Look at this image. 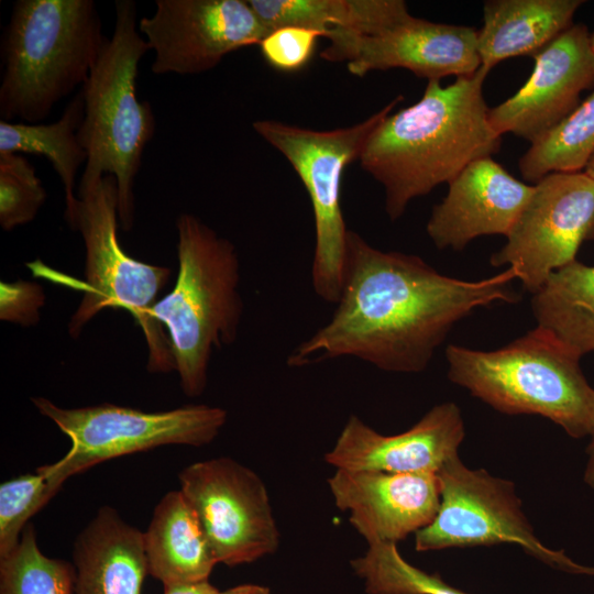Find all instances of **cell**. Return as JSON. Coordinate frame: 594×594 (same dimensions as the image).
<instances>
[{
	"instance_id": "cell-16",
	"label": "cell",
	"mask_w": 594,
	"mask_h": 594,
	"mask_svg": "<svg viewBox=\"0 0 594 594\" xmlns=\"http://www.w3.org/2000/svg\"><path fill=\"white\" fill-rule=\"evenodd\" d=\"M464 437L461 409L453 402L435 405L413 427L391 436L352 415L324 461L353 471L437 474L459 454Z\"/></svg>"
},
{
	"instance_id": "cell-9",
	"label": "cell",
	"mask_w": 594,
	"mask_h": 594,
	"mask_svg": "<svg viewBox=\"0 0 594 594\" xmlns=\"http://www.w3.org/2000/svg\"><path fill=\"white\" fill-rule=\"evenodd\" d=\"M31 400L72 442L61 460L36 470L58 491L68 477L110 459L166 444L206 446L228 418L223 408L208 405L144 411L109 403L63 408L44 397Z\"/></svg>"
},
{
	"instance_id": "cell-1",
	"label": "cell",
	"mask_w": 594,
	"mask_h": 594,
	"mask_svg": "<svg viewBox=\"0 0 594 594\" xmlns=\"http://www.w3.org/2000/svg\"><path fill=\"white\" fill-rule=\"evenodd\" d=\"M513 267L479 280L439 273L415 254L382 251L349 230L336 309L288 355L301 367L351 356L394 373L425 371L451 329L473 310L516 302Z\"/></svg>"
},
{
	"instance_id": "cell-36",
	"label": "cell",
	"mask_w": 594,
	"mask_h": 594,
	"mask_svg": "<svg viewBox=\"0 0 594 594\" xmlns=\"http://www.w3.org/2000/svg\"><path fill=\"white\" fill-rule=\"evenodd\" d=\"M591 47L594 53V33L591 35Z\"/></svg>"
},
{
	"instance_id": "cell-28",
	"label": "cell",
	"mask_w": 594,
	"mask_h": 594,
	"mask_svg": "<svg viewBox=\"0 0 594 594\" xmlns=\"http://www.w3.org/2000/svg\"><path fill=\"white\" fill-rule=\"evenodd\" d=\"M46 196L33 164L23 154H0V226L3 230L31 222Z\"/></svg>"
},
{
	"instance_id": "cell-24",
	"label": "cell",
	"mask_w": 594,
	"mask_h": 594,
	"mask_svg": "<svg viewBox=\"0 0 594 594\" xmlns=\"http://www.w3.org/2000/svg\"><path fill=\"white\" fill-rule=\"evenodd\" d=\"M84 118L81 92L65 107L61 118L52 123L0 121V154L20 153L46 157L58 175L65 193L64 218L69 227L76 211V175L86 165L87 152L79 139Z\"/></svg>"
},
{
	"instance_id": "cell-27",
	"label": "cell",
	"mask_w": 594,
	"mask_h": 594,
	"mask_svg": "<svg viewBox=\"0 0 594 594\" xmlns=\"http://www.w3.org/2000/svg\"><path fill=\"white\" fill-rule=\"evenodd\" d=\"M75 568L46 557L26 525L16 548L0 559V594H74Z\"/></svg>"
},
{
	"instance_id": "cell-2",
	"label": "cell",
	"mask_w": 594,
	"mask_h": 594,
	"mask_svg": "<svg viewBox=\"0 0 594 594\" xmlns=\"http://www.w3.org/2000/svg\"><path fill=\"white\" fill-rule=\"evenodd\" d=\"M488 73L481 66L447 87L428 80L417 102L391 112L372 132L359 162L382 185L392 221L411 200L499 151L502 135L490 123L483 95Z\"/></svg>"
},
{
	"instance_id": "cell-11",
	"label": "cell",
	"mask_w": 594,
	"mask_h": 594,
	"mask_svg": "<svg viewBox=\"0 0 594 594\" xmlns=\"http://www.w3.org/2000/svg\"><path fill=\"white\" fill-rule=\"evenodd\" d=\"M592 239L594 179L584 170L553 172L534 185L506 243L490 262L513 267L532 295L553 272L575 261L580 246Z\"/></svg>"
},
{
	"instance_id": "cell-13",
	"label": "cell",
	"mask_w": 594,
	"mask_h": 594,
	"mask_svg": "<svg viewBox=\"0 0 594 594\" xmlns=\"http://www.w3.org/2000/svg\"><path fill=\"white\" fill-rule=\"evenodd\" d=\"M139 31L154 53L152 73L180 76L211 70L270 32L248 0H156Z\"/></svg>"
},
{
	"instance_id": "cell-12",
	"label": "cell",
	"mask_w": 594,
	"mask_h": 594,
	"mask_svg": "<svg viewBox=\"0 0 594 594\" xmlns=\"http://www.w3.org/2000/svg\"><path fill=\"white\" fill-rule=\"evenodd\" d=\"M217 563H252L279 547V530L262 479L238 461L220 457L189 464L178 474Z\"/></svg>"
},
{
	"instance_id": "cell-6",
	"label": "cell",
	"mask_w": 594,
	"mask_h": 594,
	"mask_svg": "<svg viewBox=\"0 0 594 594\" xmlns=\"http://www.w3.org/2000/svg\"><path fill=\"white\" fill-rule=\"evenodd\" d=\"M114 8L113 33L80 89L84 118L79 139L87 162L79 184L114 176L119 222L128 231L134 219L135 177L156 120L150 102L139 100L136 94L139 64L150 51L139 31L136 3L117 0Z\"/></svg>"
},
{
	"instance_id": "cell-21",
	"label": "cell",
	"mask_w": 594,
	"mask_h": 594,
	"mask_svg": "<svg viewBox=\"0 0 594 594\" xmlns=\"http://www.w3.org/2000/svg\"><path fill=\"white\" fill-rule=\"evenodd\" d=\"M148 574L163 586L209 581L217 563L201 524L182 493L170 491L143 534Z\"/></svg>"
},
{
	"instance_id": "cell-8",
	"label": "cell",
	"mask_w": 594,
	"mask_h": 594,
	"mask_svg": "<svg viewBox=\"0 0 594 594\" xmlns=\"http://www.w3.org/2000/svg\"><path fill=\"white\" fill-rule=\"evenodd\" d=\"M403 99L350 127L314 130L273 119L253 122L254 131L293 166L308 193L315 222L311 285L322 300L336 305L342 286L349 229L341 207L346 166L359 161L376 127Z\"/></svg>"
},
{
	"instance_id": "cell-14",
	"label": "cell",
	"mask_w": 594,
	"mask_h": 594,
	"mask_svg": "<svg viewBox=\"0 0 594 594\" xmlns=\"http://www.w3.org/2000/svg\"><path fill=\"white\" fill-rule=\"evenodd\" d=\"M320 53L332 63L343 62L350 74L363 77L374 70L405 68L418 77L439 80L468 76L481 66L477 30L415 16L376 35L332 31Z\"/></svg>"
},
{
	"instance_id": "cell-25",
	"label": "cell",
	"mask_w": 594,
	"mask_h": 594,
	"mask_svg": "<svg viewBox=\"0 0 594 594\" xmlns=\"http://www.w3.org/2000/svg\"><path fill=\"white\" fill-rule=\"evenodd\" d=\"M594 154V91L520 157L522 178L537 183L553 172L584 170Z\"/></svg>"
},
{
	"instance_id": "cell-34",
	"label": "cell",
	"mask_w": 594,
	"mask_h": 594,
	"mask_svg": "<svg viewBox=\"0 0 594 594\" xmlns=\"http://www.w3.org/2000/svg\"><path fill=\"white\" fill-rule=\"evenodd\" d=\"M216 594H273L272 591L258 584H241L224 591L218 590Z\"/></svg>"
},
{
	"instance_id": "cell-15",
	"label": "cell",
	"mask_w": 594,
	"mask_h": 594,
	"mask_svg": "<svg viewBox=\"0 0 594 594\" xmlns=\"http://www.w3.org/2000/svg\"><path fill=\"white\" fill-rule=\"evenodd\" d=\"M535 66L525 85L510 98L490 109L492 128L539 141L581 103L584 90L594 87V53L587 28L573 24L534 56Z\"/></svg>"
},
{
	"instance_id": "cell-7",
	"label": "cell",
	"mask_w": 594,
	"mask_h": 594,
	"mask_svg": "<svg viewBox=\"0 0 594 594\" xmlns=\"http://www.w3.org/2000/svg\"><path fill=\"white\" fill-rule=\"evenodd\" d=\"M77 198L69 228L78 231L84 241L86 280L82 299L68 324L69 333L77 338L101 310H127L145 337L148 371L175 370L166 331L150 315L170 277L169 268L135 260L122 249L118 237L120 222L114 176L105 175L94 183L79 184Z\"/></svg>"
},
{
	"instance_id": "cell-5",
	"label": "cell",
	"mask_w": 594,
	"mask_h": 594,
	"mask_svg": "<svg viewBox=\"0 0 594 594\" xmlns=\"http://www.w3.org/2000/svg\"><path fill=\"white\" fill-rule=\"evenodd\" d=\"M449 380L495 410L538 415L581 439L594 432V388L581 356L536 327L492 351L449 344Z\"/></svg>"
},
{
	"instance_id": "cell-35",
	"label": "cell",
	"mask_w": 594,
	"mask_h": 594,
	"mask_svg": "<svg viewBox=\"0 0 594 594\" xmlns=\"http://www.w3.org/2000/svg\"><path fill=\"white\" fill-rule=\"evenodd\" d=\"M584 172L594 179V154L590 158Z\"/></svg>"
},
{
	"instance_id": "cell-18",
	"label": "cell",
	"mask_w": 594,
	"mask_h": 594,
	"mask_svg": "<svg viewBox=\"0 0 594 594\" xmlns=\"http://www.w3.org/2000/svg\"><path fill=\"white\" fill-rule=\"evenodd\" d=\"M448 185L426 230L437 249L453 251L482 235L506 237L534 191L492 157L472 162Z\"/></svg>"
},
{
	"instance_id": "cell-26",
	"label": "cell",
	"mask_w": 594,
	"mask_h": 594,
	"mask_svg": "<svg viewBox=\"0 0 594 594\" xmlns=\"http://www.w3.org/2000/svg\"><path fill=\"white\" fill-rule=\"evenodd\" d=\"M367 594H471L409 563L396 543L369 546L350 561Z\"/></svg>"
},
{
	"instance_id": "cell-17",
	"label": "cell",
	"mask_w": 594,
	"mask_h": 594,
	"mask_svg": "<svg viewBox=\"0 0 594 594\" xmlns=\"http://www.w3.org/2000/svg\"><path fill=\"white\" fill-rule=\"evenodd\" d=\"M336 506L369 546L396 543L428 526L440 504L435 473L336 469L328 479Z\"/></svg>"
},
{
	"instance_id": "cell-23",
	"label": "cell",
	"mask_w": 594,
	"mask_h": 594,
	"mask_svg": "<svg viewBox=\"0 0 594 594\" xmlns=\"http://www.w3.org/2000/svg\"><path fill=\"white\" fill-rule=\"evenodd\" d=\"M540 327L581 358L594 352V265L573 261L531 295Z\"/></svg>"
},
{
	"instance_id": "cell-29",
	"label": "cell",
	"mask_w": 594,
	"mask_h": 594,
	"mask_svg": "<svg viewBox=\"0 0 594 594\" xmlns=\"http://www.w3.org/2000/svg\"><path fill=\"white\" fill-rule=\"evenodd\" d=\"M57 492L38 471L1 483L0 559L16 548L28 520Z\"/></svg>"
},
{
	"instance_id": "cell-19",
	"label": "cell",
	"mask_w": 594,
	"mask_h": 594,
	"mask_svg": "<svg viewBox=\"0 0 594 594\" xmlns=\"http://www.w3.org/2000/svg\"><path fill=\"white\" fill-rule=\"evenodd\" d=\"M74 594H142L147 570L143 534L109 506L77 536Z\"/></svg>"
},
{
	"instance_id": "cell-20",
	"label": "cell",
	"mask_w": 594,
	"mask_h": 594,
	"mask_svg": "<svg viewBox=\"0 0 594 594\" xmlns=\"http://www.w3.org/2000/svg\"><path fill=\"white\" fill-rule=\"evenodd\" d=\"M582 0H487L477 50L483 67L521 55H537L573 25Z\"/></svg>"
},
{
	"instance_id": "cell-31",
	"label": "cell",
	"mask_w": 594,
	"mask_h": 594,
	"mask_svg": "<svg viewBox=\"0 0 594 594\" xmlns=\"http://www.w3.org/2000/svg\"><path fill=\"white\" fill-rule=\"evenodd\" d=\"M44 294L40 285L29 282H1L0 316L2 320L31 326L40 320Z\"/></svg>"
},
{
	"instance_id": "cell-32",
	"label": "cell",
	"mask_w": 594,
	"mask_h": 594,
	"mask_svg": "<svg viewBox=\"0 0 594 594\" xmlns=\"http://www.w3.org/2000/svg\"><path fill=\"white\" fill-rule=\"evenodd\" d=\"M218 588L209 581L164 586L163 594H216Z\"/></svg>"
},
{
	"instance_id": "cell-3",
	"label": "cell",
	"mask_w": 594,
	"mask_h": 594,
	"mask_svg": "<svg viewBox=\"0 0 594 594\" xmlns=\"http://www.w3.org/2000/svg\"><path fill=\"white\" fill-rule=\"evenodd\" d=\"M108 37L94 0H18L1 41V120L42 123L87 80Z\"/></svg>"
},
{
	"instance_id": "cell-4",
	"label": "cell",
	"mask_w": 594,
	"mask_h": 594,
	"mask_svg": "<svg viewBox=\"0 0 594 594\" xmlns=\"http://www.w3.org/2000/svg\"><path fill=\"white\" fill-rule=\"evenodd\" d=\"M178 272L150 310L168 337L183 393L206 389L215 349L235 342L243 314L235 245L191 213L176 220Z\"/></svg>"
},
{
	"instance_id": "cell-10",
	"label": "cell",
	"mask_w": 594,
	"mask_h": 594,
	"mask_svg": "<svg viewBox=\"0 0 594 594\" xmlns=\"http://www.w3.org/2000/svg\"><path fill=\"white\" fill-rule=\"evenodd\" d=\"M440 504L433 520L415 534L419 552L512 543L542 563L571 574L594 575L536 536L512 481L470 469L459 454L437 473Z\"/></svg>"
},
{
	"instance_id": "cell-22",
	"label": "cell",
	"mask_w": 594,
	"mask_h": 594,
	"mask_svg": "<svg viewBox=\"0 0 594 594\" xmlns=\"http://www.w3.org/2000/svg\"><path fill=\"white\" fill-rule=\"evenodd\" d=\"M270 31L298 26L376 35L413 15L403 0H248Z\"/></svg>"
},
{
	"instance_id": "cell-30",
	"label": "cell",
	"mask_w": 594,
	"mask_h": 594,
	"mask_svg": "<svg viewBox=\"0 0 594 594\" xmlns=\"http://www.w3.org/2000/svg\"><path fill=\"white\" fill-rule=\"evenodd\" d=\"M319 37L318 31L284 26L272 30L260 43V51L266 63L285 73L304 68L311 59Z\"/></svg>"
},
{
	"instance_id": "cell-33",
	"label": "cell",
	"mask_w": 594,
	"mask_h": 594,
	"mask_svg": "<svg viewBox=\"0 0 594 594\" xmlns=\"http://www.w3.org/2000/svg\"><path fill=\"white\" fill-rule=\"evenodd\" d=\"M584 483L594 491V432L590 436L586 447V462L583 472Z\"/></svg>"
}]
</instances>
